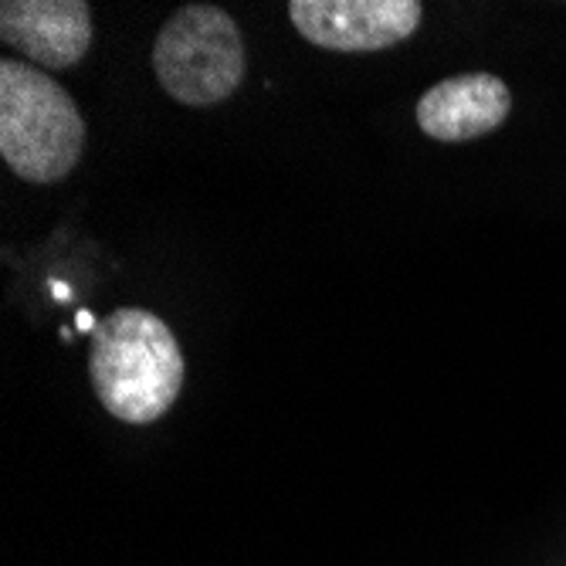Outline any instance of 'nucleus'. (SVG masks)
Returning <instances> with one entry per match:
<instances>
[{"instance_id":"obj_1","label":"nucleus","mask_w":566,"mask_h":566,"mask_svg":"<svg viewBox=\"0 0 566 566\" xmlns=\"http://www.w3.org/2000/svg\"><path fill=\"white\" fill-rule=\"evenodd\" d=\"M184 374L174 329L149 308H116L92 333L88 377L95 397L126 424L160 421L184 387Z\"/></svg>"},{"instance_id":"obj_2","label":"nucleus","mask_w":566,"mask_h":566,"mask_svg":"<svg viewBox=\"0 0 566 566\" xmlns=\"http://www.w3.org/2000/svg\"><path fill=\"white\" fill-rule=\"evenodd\" d=\"M85 149L75 98L48 72L0 62V157L28 184L65 180Z\"/></svg>"},{"instance_id":"obj_3","label":"nucleus","mask_w":566,"mask_h":566,"mask_svg":"<svg viewBox=\"0 0 566 566\" xmlns=\"http://www.w3.org/2000/svg\"><path fill=\"white\" fill-rule=\"evenodd\" d=\"M153 69L180 106L208 109L244 82V41L234 18L214 4L180 8L157 34Z\"/></svg>"},{"instance_id":"obj_4","label":"nucleus","mask_w":566,"mask_h":566,"mask_svg":"<svg viewBox=\"0 0 566 566\" xmlns=\"http://www.w3.org/2000/svg\"><path fill=\"white\" fill-rule=\"evenodd\" d=\"M295 31L326 51H384L421 28L418 0H292Z\"/></svg>"},{"instance_id":"obj_5","label":"nucleus","mask_w":566,"mask_h":566,"mask_svg":"<svg viewBox=\"0 0 566 566\" xmlns=\"http://www.w3.org/2000/svg\"><path fill=\"white\" fill-rule=\"evenodd\" d=\"M0 38L48 72H62L88 55L92 8L85 0H4Z\"/></svg>"},{"instance_id":"obj_6","label":"nucleus","mask_w":566,"mask_h":566,"mask_svg":"<svg viewBox=\"0 0 566 566\" xmlns=\"http://www.w3.org/2000/svg\"><path fill=\"white\" fill-rule=\"evenodd\" d=\"M512 92L499 75L469 72L431 85L418 98V126L438 143L482 139L509 119Z\"/></svg>"},{"instance_id":"obj_7","label":"nucleus","mask_w":566,"mask_h":566,"mask_svg":"<svg viewBox=\"0 0 566 566\" xmlns=\"http://www.w3.org/2000/svg\"><path fill=\"white\" fill-rule=\"evenodd\" d=\"M78 329H82V333H95V329H98L95 316H92V313H85V308L78 313Z\"/></svg>"},{"instance_id":"obj_8","label":"nucleus","mask_w":566,"mask_h":566,"mask_svg":"<svg viewBox=\"0 0 566 566\" xmlns=\"http://www.w3.org/2000/svg\"><path fill=\"white\" fill-rule=\"evenodd\" d=\"M51 295H55L59 302H69L72 298V289L65 282H51Z\"/></svg>"}]
</instances>
